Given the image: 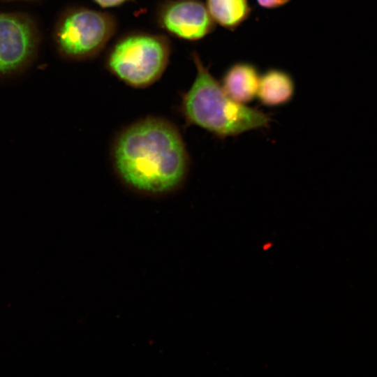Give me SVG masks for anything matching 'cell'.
Here are the masks:
<instances>
[{
  "instance_id": "1",
  "label": "cell",
  "mask_w": 377,
  "mask_h": 377,
  "mask_svg": "<svg viewBox=\"0 0 377 377\" xmlns=\"http://www.w3.org/2000/svg\"><path fill=\"white\" fill-rule=\"evenodd\" d=\"M112 158L124 183L148 195L175 190L188 170V154L181 135L172 124L156 117L124 130L114 144Z\"/></svg>"
},
{
  "instance_id": "2",
  "label": "cell",
  "mask_w": 377,
  "mask_h": 377,
  "mask_svg": "<svg viewBox=\"0 0 377 377\" xmlns=\"http://www.w3.org/2000/svg\"><path fill=\"white\" fill-rule=\"evenodd\" d=\"M192 58L197 73L181 103V111L188 124L222 138L269 125L271 119L267 114L232 100L196 52Z\"/></svg>"
},
{
  "instance_id": "3",
  "label": "cell",
  "mask_w": 377,
  "mask_h": 377,
  "mask_svg": "<svg viewBox=\"0 0 377 377\" xmlns=\"http://www.w3.org/2000/svg\"><path fill=\"white\" fill-rule=\"evenodd\" d=\"M169 54L168 42L161 36L131 35L114 45L108 58V67L127 84L145 87L161 77Z\"/></svg>"
},
{
  "instance_id": "4",
  "label": "cell",
  "mask_w": 377,
  "mask_h": 377,
  "mask_svg": "<svg viewBox=\"0 0 377 377\" xmlns=\"http://www.w3.org/2000/svg\"><path fill=\"white\" fill-rule=\"evenodd\" d=\"M114 22L106 13L80 9L68 14L58 31V43L67 55L83 58L98 53L114 31Z\"/></svg>"
},
{
  "instance_id": "5",
  "label": "cell",
  "mask_w": 377,
  "mask_h": 377,
  "mask_svg": "<svg viewBox=\"0 0 377 377\" xmlns=\"http://www.w3.org/2000/svg\"><path fill=\"white\" fill-rule=\"evenodd\" d=\"M161 27L171 34L188 40H199L214 30L215 22L206 5L199 0H177L159 13Z\"/></svg>"
},
{
  "instance_id": "6",
  "label": "cell",
  "mask_w": 377,
  "mask_h": 377,
  "mask_svg": "<svg viewBox=\"0 0 377 377\" xmlns=\"http://www.w3.org/2000/svg\"><path fill=\"white\" fill-rule=\"evenodd\" d=\"M33 47L29 26L10 15H0V73L13 71L29 56Z\"/></svg>"
},
{
  "instance_id": "7",
  "label": "cell",
  "mask_w": 377,
  "mask_h": 377,
  "mask_svg": "<svg viewBox=\"0 0 377 377\" xmlns=\"http://www.w3.org/2000/svg\"><path fill=\"white\" fill-rule=\"evenodd\" d=\"M259 81L258 71L253 64L239 62L226 71L220 84L230 98L246 105L257 96Z\"/></svg>"
},
{
  "instance_id": "8",
  "label": "cell",
  "mask_w": 377,
  "mask_h": 377,
  "mask_svg": "<svg viewBox=\"0 0 377 377\" xmlns=\"http://www.w3.org/2000/svg\"><path fill=\"white\" fill-rule=\"evenodd\" d=\"M295 94V83L286 71L269 69L260 77L257 97L268 107H277L289 103Z\"/></svg>"
},
{
  "instance_id": "9",
  "label": "cell",
  "mask_w": 377,
  "mask_h": 377,
  "mask_svg": "<svg viewBox=\"0 0 377 377\" xmlns=\"http://www.w3.org/2000/svg\"><path fill=\"white\" fill-rule=\"evenodd\" d=\"M207 8L214 22L234 30L249 17L248 0H207Z\"/></svg>"
},
{
  "instance_id": "10",
  "label": "cell",
  "mask_w": 377,
  "mask_h": 377,
  "mask_svg": "<svg viewBox=\"0 0 377 377\" xmlns=\"http://www.w3.org/2000/svg\"><path fill=\"white\" fill-rule=\"evenodd\" d=\"M290 0H256L257 3L263 8H275L285 5Z\"/></svg>"
},
{
  "instance_id": "11",
  "label": "cell",
  "mask_w": 377,
  "mask_h": 377,
  "mask_svg": "<svg viewBox=\"0 0 377 377\" xmlns=\"http://www.w3.org/2000/svg\"><path fill=\"white\" fill-rule=\"evenodd\" d=\"M98 4L102 7H112L118 6L126 0H94Z\"/></svg>"
}]
</instances>
